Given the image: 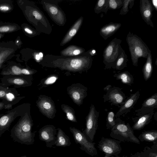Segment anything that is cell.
Segmentation results:
<instances>
[{"label":"cell","mask_w":157,"mask_h":157,"mask_svg":"<svg viewBox=\"0 0 157 157\" xmlns=\"http://www.w3.org/2000/svg\"><path fill=\"white\" fill-rule=\"evenodd\" d=\"M30 110L20 117L11 130L10 136L14 142L27 145L34 143L35 132H32L33 123Z\"/></svg>","instance_id":"6da1fadb"},{"label":"cell","mask_w":157,"mask_h":157,"mask_svg":"<svg viewBox=\"0 0 157 157\" xmlns=\"http://www.w3.org/2000/svg\"><path fill=\"white\" fill-rule=\"evenodd\" d=\"M132 65L137 67L140 58L147 59L148 54L151 52L141 38L133 33L129 32L126 38Z\"/></svg>","instance_id":"7a4b0ae2"},{"label":"cell","mask_w":157,"mask_h":157,"mask_svg":"<svg viewBox=\"0 0 157 157\" xmlns=\"http://www.w3.org/2000/svg\"><path fill=\"white\" fill-rule=\"evenodd\" d=\"M93 59L89 54L81 58L67 59L61 61H56L53 63L54 67L62 70H65L74 72L82 73L90 69L92 65Z\"/></svg>","instance_id":"3957f363"},{"label":"cell","mask_w":157,"mask_h":157,"mask_svg":"<svg viewBox=\"0 0 157 157\" xmlns=\"http://www.w3.org/2000/svg\"><path fill=\"white\" fill-rule=\"evenodd\" d=\"M115 125L111 129L110 136L113 139L121 142H129L137 144L140 141L134 133L133 130L128 123L117 117Z\"/></svg>","instance_id":"277c9868"},{"label":"cell","mask_w":157,"mask_h":157,"mask_svg":"<svg viewBox=\"0 0 157 157\" xmlns=\"http://www.w3.org/2000/svg\"><path fill=\"white\" fill-rule=\"evenodd\" d=\"M30 109V104L26 103L21 104L6 112L0 118V137L8 130L12 122L18 117L24 115Z\"/></svg>","instance_id":"5b68a950"},{"label":"cell","mask_w":157,"mask_h":157,"mask_svg":"<svg viewBox=\"0 0 157 157\" xmlns=\"http://www.w3.org/2000/svg\"><path fill=\"white\" fill-rule=\"evenodd\" d=\"M121 42V40L115 37L104 49L103 54L104 69H111L115 64L122 49Z\"/></svg>","instance_id":"8992f818"},{"label":"cell","mask_w":157,"mask_h":157,"mask_svg":"<svg viewBox=\"0 0 157 157\" xmlns=\"http://www.w3.org/2000/svg\"><path fill=\"white\" fill-rule=\"evenodd\" d=\"M99 112L96 109L94 105L91 104L88 113L86 118V128L83 133L88 140L93 142L98 127Z\"/></svg>","instance_id":"52a82bcc"},{"label":"cell","mask_w":157,"mask_h":157,"mask_svg":"<svg viewBox=\"0 0 157 157\" xmlns=\"http://www.w3.org/2000/svg\"><path fill=\"white\" fill-rule=\"evenodd\" d=\"M69 130L72 133L74 140L80 146V148L89 155L94 156L98 155V152L95 147V143L90 142L83 132L75 127H69Z\"/></svg>","instance_id":"ba28073f"},{"label":"cell","mask_w":157,"mask_h":157,"mask_svg":"<svg viewBox=\"0 0 157 157\" xmlns=\"http://www.w3.org/2000/svg\"><path fill=\"white\" fill-rule=\"evenodd\" d=\"M121 142L113 139L102 137L98 142V147L100 151L105 154L104 157L117 156L122 150Z\"/></svg>","instance_id":"9c48e42d"},{"label":"cell","mask_w":157,"mask_h":157,"mask_svg":"<svg viewBox=\"0 0 157 157\" xmlns=\"http://www.w3.org/2000/svg\"><path fill=\"white\" fill-rule=\"evenodd\" d=\"M36 105L42 114L50 119H53L56 110L55 104L50 97L40 95L36 101Z\"/></svg>","instance_id":"30bf717a"},{"label":"cell","mask_w":157,"mask_h":157,"mask_svg":"<svg viewBox=\"0 0 157 157\" xmlns=\"http://www.w3.org/2000/svg\"><path fill=\"white\" fill-rule=\"evenodd\" d=\"M31 75H7L0 79V85L5 86L13 85L15 88L26 87L32 83Z\"/></svg>","instance_id":"8fae6325"},{"label":"cell","mask_w":157,"mask_h":157,"mask_svg":"<svg viewBox=\"0 0 157 157\" xmlns=\"http://www.w3.org/2000/svg\"><path fill=\"white\" fill-rule=\"evenodd\" d=\"M67 93L73 102L80 106L87 96V88L79 83H74L67 87Z\"/></svg>","instance_id":"7c38bea8"},{"label":"cell","mask_w":157,"mask_h":157,"mask_svg":"<svg viewBox=\"0 0 157 157\" xmlns=\"http://www.w3.org/2000/svg\"><path fill=\"white\" fill-rule=\"evenodd\" d=\"M104 102L106 101L111 105L120 107L124 102L126 96L121 89L118 87H112L107 91L103 96Z\"/></svg>","instance_id":"4fadbf2b"},{"label":"cell","mask_w":157,"mask_h":157,"mask_svg":"<svg viewBox=\"0 0 157 157\" xmlns=\"http://www.w3.org/2000/svg\"><path fill=\"white\" fill-rule=\"evenodd\" d=\"M18 49L14 42L0 43V69L4 67V64L15 56Z\"/></svg>","instance_id":"5bb4252c"},{"label":"cell","mask_w":157,"mask_h":157,"mask_svg":"<svg viewBox=\"0 0 157 157\" xmlns=\"http://www.w3.org/2000/svg\"><path fill=\"white\" fill-rule=\"evenodd\" d=\"M57 129L53 125H45L40 128L39 131V139L44 142L46 146L52 147L55 145L56 140Z\"/></svg>","instance_id":"9a60e30c"},{"label":"cell","mask_w":157,"mask_h":157,"mask_svg":"<svg viewBox=\"0 0 157 157\" xmlns=\"http://www.w3.org/2000/svg\"><path fill=\"white\" fill-rule=\"evenodd\" d=\"M15 88L0 85V98L13 105L18 102L25 97L20 96Z\"/></svg>","instance_id":"2e32d148"},{"label":"cell","mask_w":157,"mask_h":157,"mask_svg":"<svg viewBox=\"0 0 157 157\" xmlns=\"http://www.w3.org/2000/svg\"><path fill=\"white\" fill-rule=\"evenodd\" d=\"M140 9L143 19L148 25L154 27L153 23L151 20L153 11L155 10L151 0H140Z\"/></svg>","instance_id":"e0dca14e"},{"label":"cell","mask_w":157,"mask_h":157,"mask_svg":"<svg viewBox=\"0 0 157 157\" xmlns=\"http://www.w3.org/2000/svg\"><path fill=\"white\" fill-rule=\"evenodd\" d=\"M140 95L139 91H137L126 99L124 103L120 107V109L115 114V117L117 118L130 112L137 102Z\"/></svg>","instance_id":"ac0fdd59"},{"label":"cell","mask_w":157,"mask_h":157,"mask_svg":"<svg viewBox=\"0 0 157 157\" xmlns=\"http://www.w3.org/2000/svg\"><path fill=\"white\" fill-rule=\"evenodd\" d=\"M157 108V93H156L146 99L142 104L141 108L135 110L137 116L147 113Z\"/></svg>","instance_id":"d6986e66"},{"label":"cell","mask_w":157,"mask_h":157,"mask_svg":"<svg viewBox=\"0 0 157 157\" xmlns=\"http://www.w3.org/2000/svg\"><path fill=\"white\" fill-rule=\"evenodd\" d=\"M154 110L146 114L132 118L134 124L132 127L133 130H140L148 124L151 121L154 114Z\"/></svg>","instance_id":"ffe728a7"},{"label":"cell","mask_w":157,"mask_h":157,"mask_svg":"<svg viewBox=\"0 0 157 157\" xmlns=\"http://www.w3.org/2000/svg\"><path fill=\"white\" fill-rule=\"evenodd\" d=\"M121 26V24L111 22L102 27L100 29V35L105 40L115 34Z\"/></svg>","instance_id":"44dd1931"},{"label":"cell","mask_w":157,"mask_h":157,"mask_svg":"<svg viewBox=\"0 0 157 157\" xmlns=\"http://www.w3.org/2000/svg\"><path fill=\"white\" fill-rule=\"evenodd\" d=\"M22 67L20 63L13 62H9L2 68L1 75L3 76L7 75H22L21 73Z\"/></svg>","instance_id":"7402d4cb"},{"label":"cell","mask_w":157,"mask_h":157,"mask_svg":"<svg viewBox=\"0 0 157 157\" xmlns=\"http://www.w3.org/2000/svg\"><path fill=\"white\" fill-rule=\"evenodd\" d=\"M56 140L55 144L57 147H66L70 146L71 142L69 137L60 128L57 129Z\"/></svg>","instance_id":"603a6c76"},{"label":"cell","mask_w":157,"mask_h":157,"mask_svg":"<svg viewBox=\"0 0 157 157\" xmlns=\"http://www.w3.org/2000/svg\"><path fill=\"white\" fill-rule=\"evenodd\" d=\"M138 139L141 142L145 141L153 144H157V130L144 131L139 135Z\"/></svg>","instance_id":"cb8c5ba5"},{"label":"cell","mask_w":157,"mask_h":157,"mask_svg":"<svg viewBox=\"0 0 157 157\" xmlns=\"http://www.w3.org/2000/svg\"><path fill=\"white\" fill-rule=\"evenodd\" d=\"M153 70L152 56L151 52H150L148 54L146 62L142 68L144 78L145 81H147L150 78Z\"/></svg>","instance_id":"d4e9b609"},{"label":"cell","mask_w":157,"mask_h":157,"mask_svg":"<svg viewBox=\"0 0 157 157\" xmlns=\"http://www.w3.org/2000/svg\"><path fill=\"white\" fill-rule=\"evenodd\" d=\"M128 59L125 51L122 48L115 64L112 68L117 70L121 71L127 67Z\"/></svg>","instance_id":"484cf974"},{"label":"cell","mask_w":157,"mask_h":157,"mask_svg":"<svg viewBox=\"0 0 157 157\" xmlns=\"http://www.w3.org/2000/svg\"><path fill=\"white\" fill-rule=\"evenodd\" d=\"M113 77L115 78L116 80H120L125 84L131 86L133 83V76L128 71L115 73Z\"/></svg>","instance_id":"4316f807"},{"label":"cell","mask_w":157,"mask_h":157,"mask_svg":"<svg viewBox=\"0 0 157 157\" xmlns=\"http://www.w3.org/2000/svg\"><path fill=\"white\" fill-rule=\"evenodd\" d=\"M46 8L48 12L56 21L62 24L64 19L62 13L55 6L49 3L46 4Z\"/></svg>","instance_id":"83f0119b"},{"label":"cell","mask_w":157,"mask_h":157,"mask_svg":"<svg viewBox=\"0 0 157 157\" xmlns=\"http://www.w3.org/2000/svg\"><path fill=\"white\" fill-rule=\"evenodd\" d=\"M82 19L81 18L75 22L62 41L61 45H64L69 42L75 35L82 24Z\"/></svg>","instance_id":"f1b7e54d"},{"label":"cell","mask_w":157,"mask_h":157,"mask_svg":"<svg viewBox=\"0 0 157 157\" xmlns=\"http://www.w3.org/2000/svg\"><path fill=\"white\" fill-rule=\"evenodd\" d=\"M138 153L141 157H157V144H153L150 147H145L142 151Z\"/></svg>","instance_id":"f546056e"},{"label":"cell","mask_w":157,"mask_h":157,"mask_svg":"<svg viewBox=\"0 0 157 157\" xmlns=\"http://www.w3.org/2000/svg\"><path fill=\"white\" fill-rule=\"evenodd\" d=\"M61 106L62 110L66 114L67 120L72 122H77L75 111L73 108L65 104H62Z\"/></svg>","instance_id":"4dcf8cb0"},{"label":"cell","mask_w":157,"mask_h":157,"mask_svg":"<svg viewBox=\"0 0 157 157\" xmlns=\"http://www.w3.org/2000/svg\"><path fill=\"white\" fill-rule=\"evenodd\" d=\"M20 29L21 27L16 24L5 23L0 25V33L14 32Z\"/></svg>","instance_id":"1f68e13d"},{"label":"cell","mask_w":157,"mask_h":157,"mask_svg":"<svg viewBox=\"0 0 157 157\" xmlns=\"http://www.w3.org/2000/svg\"><path fill=\"white\" fill-rule=\"evenodd\" d=\"M109 0H98L94 9V12L99 14L102 12L106 14L108 10Z\"/></svg>","instance_id":"d6a6232c"},{"label":"cell","mask_w":157,"mask_h":157,"mask_svg":"<svg viewBox=\"0 0 157 157\" xmlns=\"http://www.w3.org/2000/svg\"><path fill=\"white\" fill-rule=\"evenodd\" d=\"M84 51V50L77 47L71 46L67 48L62 52L61 54L64 56H73L78 55Z\"/></svg>","instance_id":"836d02e7"},{"label":"cell","mask_w":157,"mask_h":157,"mask_svg":"<svg viewBox=\"0 0 157 157\" xmlns=\"http://www.w3.org/2000/svg\"><path fill=\"white\" fill-rule=\"evenodd\" d=\"M12 1L0 0V11L3 13H8L13 9V5Z\"/></svg>","instance_id":"e575fe53"},{"label":"cell","mask_w":157,"mask_h":157,"mask_svg":"<svg viewBox=\"0 0 157 157\" xmlns=\"http://www.w3.org/2000/svg\"><path fill=\"white\" fill-rule=\"evenodd\" d=\"M106 126L107 129H111L115 125V114L113 111L108 112L106 119Z\"/></svg>","instance_id":"d590c367"},{"label":"cell","mask_w":157,"mask_h":157,"mask_svg":"<svg viewBox=\"0 0 157 157\" xmlns=\"http://www.w3.org/2000/svg\"><path fill=\"white\" fill-rule=\"evenodd\" d=\"M58 78L57 75L55 74L51 75L42 79L40 84L43 87H46L55 83Z\"/></svg>","instance_id":"8d00e7d4"},{"label":"cell","mask_w":157,"mask_h":157,"mask_svg":"<svg viewBox=\"0 0 157 157\" xmlns=\"http://www.w3.org/2000/svg\"><path fill=\"white\" fill-rule=\"evenodd\" d=\"M123 0H109L108 10H116L122 7Z\"/></svg>","instance_id":"74e56055"},{"label":"cell","mask_w":157,"mask_h":157,"mask_svg":"<svg viewBox=\"0 0 157 157\" xmlns=\"http://www.w3.org/2000/svg\"><path fill=\"white\" fill-rule=\"evenodd\" d=\"M131 0H123V4L120 10L119 14L125 15L129 11V5Z\"/></svg>","instance_id":"f35d334b"},{"label":"cell","mask_w":157,"mask_h":157,"mask_svg":"<svg viewBox=\"0 0 157 157\" xmlns=\"http://www.w3.org/2000/svg\"><path fill=\"white\" fill-rule=\"evenodd\" d=\"M37 71L27 68H22L21 70L22 74L24 75H31L36 72Z\"/></svg>","instance_id":"ab89813d"},{"label":"cell","mask_w":157,"mask_h":157,"mask_svg":"<svg viewBox=\"0 0 157 157\" xmlns=\"http://www.w3.org/2000/svg\"><path fill=\"white\" fill-rule=\"evenodd\" d=\"M32 14L37 20H40L42 19L43 16L42 14L36 10H34L33 11Z\"/></svg>","instance_id":"60d3db41"},{"label":"cell","mask_w":157,"mask_h":157,"mask_svg":"<svg viewBox=\"0 0 157 157\" xmlns=\"http://www.w3.org/2000/svg\"><path fill=\"white\" fill-rule=\"evenodd\" d=\"M24 32L29 34H32L33 33V31L29 27L26 26L23 27Z\"/></svg>","instance_id":"b9f144b4"},{"label":"cell","mask_w":157,"mask_h":157,"mask_svg":"<svg viewBox=\"0 0 157 157\" xmlns=\"http://www.w3.org/2000/svg\"><path fill=\"white\" fill-rule=\"evenodd\" d=\"M8 103H9L3 100H2V102H0V110L4 109L5 105Z\"/></svg>","instance_id":"7bdbcfd3"},{"label":"cell","mask_w":157,"mask_h":157,"mask_svg":"<svg viewBox=\"0 0 157 157\" xmlns=\"http://www.w3.org/2000/svg\"><path fill=\"white\" fill-rule=\"evenodd\" d=\"M151 2L155 10L157 11V0H151Z\"/></svg>","instance_id":"ee69618b"},{"label":"cell","mask_w":157,"mask_h":157,"mask_svg":"<svg viewBox=\"0 0 157 157\" xmlns=\"http://www.w3.org/2000/svg\"><path fill=\"white\" fill-rule=\"evenodd\" d=\"M13 105L8 103L7 104L5 105L4 109H8L9 110L12 109Z\"/></svg>","instance_id":"f6af8a7d"},{"label":"cell","mask_w":157,"mask_h":157,"mask_svg":"<svg viewBox=\"0 0 157 157\" xmlns=\"http://www.w3.org/2000/svg\"><path fill=\"white\" fill-rule=\"evenodd\" d=\"M89 54L91 56H94V55H96V51L94 49H93L90 50V51L89 52Z\"/></svg>","instance_id":"bcb514c9"},{"label":"cell","mask_w":157,"mask_h":157,"mask_svg":"<svg viewBox=\"0 0 157 157\" xmlns=\"http://www.w3.org/2000/svg\"><path fill=\"white\" fill-rule=\"evenodd\" d=\"M112 87L110 85H108L105 86L103 90L107 91L108 90Z\"/></svg>","instance_id":"7dc6e473"},{"label":"cell","mask_w":157,"mask_h":157,"mask_svg":"<svg viewBox=\"0 0 157 157\" xmlns=\"http://www.w3.org/2000/svg\"><path fill=\"white\" fill-rule=\"evenodd\" d=\"M129 157H141L139 155L138 152L134 154H131Z\"/></svg>","instance_id":"c3c4849f"},{"label":"cell","mask_w":157,"mask_h":157,"mask_svg":"<svg viewBox=\"0 0 157 157\" xmlns=\"http://www.w3.org/2000/svg\"><path fill=\"white\" fill-rule=\"evenodd\" d=\"M134 0H131V1L130 3L129 8L130 9L132 8L134 4Z\"/></svg>","instance_id":"681fc988"},{"label":"cell","mask_w":157,"mask_h":157,"mask_svg":"<svg viewBox=\"0 0 157 157\" xmlns=\"http://www.w3.org/2000/svg\"><path fill=\"white\" fill-rule=\"evenodd\" d=\"M35 59L37 60H39L40 59V57L39 55V54H36L35 56Z\"/></svg>","instance_id":"f907efd6"},{"label":"cell","mask_w":157,"mask_h":157,"mask_svg":"<svg viewBox=\"0 0 157 157\" xmlns=\"http://www.w3.org/2000/svg\"><path fill=\"white\" fill-rule=\"evenodd\" d=\"M39 55L40 57H43V54L41 52H40L39 54Z\"/></svg>","instance_id":"816d5d0a"},{"label":"cell","mask_w":157,"mask_h":157,"mask_svg":"<svg viewBox=\"0 0 157 157\" xmlns=\"http://www.w3.org/2000/svg\"><path fill=\"white\" fill-rule=\"evenodd\" d=\"M109 157H120V156H119L118 155H117V156H111Z\"/></svg>","instance_id":"f5cc1de1"},{"label":"cell","mask_w":157,"mask_h":157,"mask_svg":"<svg viewBox=\"0 0 157 157\" xmlns=\"http://www.w3.org/2000/svg\"><path fill=\"white\" fill-rule=\"evenodd\" d=\"M4 114H0V118Z\"/></svg>","instance_id":"db71d44e"},{"label":"cell","mask_w":157,"mask_h":157,"mask_svg":"<svg viewBox=\"0 0 157 157\" xmlns=\"http://www.w3.org/2000/svg\"><path fill=\"white\" fill-rule=\"evenodd\" d=\"M20 157H27V156L26 155H24L21 156Z\"/></svg>","instance_id":"11a10c76"},{"label":"cell","mask_w":157,"mask_h":157,"mask_svg":"<svg viewBox=\"0 0 157 157\" xmlns=\"http://www.w3.org/2000/svg\"><path fill=\"white\" fill-rule=\"evenodd\" d=\"M157 59H156V62H155V64H156V65H157Z\"/></svg>","instance_id":"9f6ffc18"}]
</instances>
